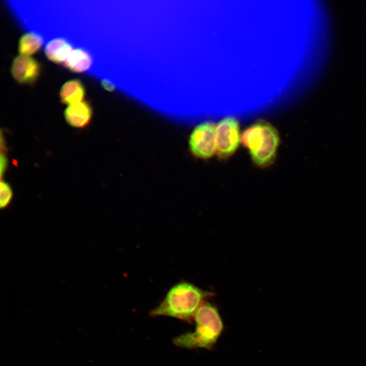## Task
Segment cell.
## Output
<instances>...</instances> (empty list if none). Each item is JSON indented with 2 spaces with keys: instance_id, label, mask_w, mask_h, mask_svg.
Returning <instances> with one entry per match:
<instances>
[{
  "instance_id": "obj_13",
  "label": "cell",
  "mask_w": 366,
  "mask_h": 366,
  "mask_svg": "<svg viewBox=\"0 0 366 366\" xmlns=\"http://www.w3.org/2000/svg\"><path fill=\"white\" fill-rule=\"evenodd\" d=\"M7 159L5 154L1 153V176L2 177L7 167Z\"/></svg>"
},
{
  "instance_id": "obj_9",
  "label": "cell",
  "mask_w": 366,
  "mask_h": 366,
  "mask_svg": "<svg viewBox=\"0 0 366 366\" xmlns=\"http://www.w3.org/2000/svg\"><path fill=\"white\" fill-rule=\"evenodd\" d=\"M85 95L84 86L81 80L77 79L66 82L59 93L62 103L69 105L82 102Z\"/></svg>"
},
{
  "instance_id": "obj_6",
  "label": "cell",
  "mask_w": 366,
  "mask_h": 366,
  "mask_svg": "<svg viewBox=\"0 0 366 366\" xmlns=\"http://www.w3.org/2000/svg\"><path fill=\"white\" fill-rule=\"evenodd\" d=\"M40 64L29 56L20 55L12 63L11 73L17 82L22 84H33L39 78Z\"/></svg>"
},
{
  "instance_id": "obj_5",
  "label": "cell",
  "mask_w": 366,
  "mask_h": 366,
  "mask_svg": "<svg viewBox=\"0 0 366 366\" xmlns=\"http://www.w3.org/2000/svg\"><path fill=\"white\" fill-rule=\"evenodd\" d=\"M217 125L212 122H205L198 125L190 137L189 145L191 152L196 157L207 159L216 152Z\"/></svg>"
},
{
  "instance_id": "obj_2",
  "label": "cell",
  "mask_w": 366,
  "mask_h": 366,
  "mask_svg": "<svg viewBox=\"0 0 366 366\" xmlns=\"http://www.w3.org/2000/svg\"><path fill=\"white\" fill-rule=\"evenodd\" d=\"M195 329L176 337L173 339L175 345L189 349H211L221 335L223 325L217 309L204 301L194 316Z\"/></svg>"
},
{
  "instance_id": "obj_14",
  "label": "cell",
  "mask_w": 366,
  "mask_h": 366,
  "mask_svg": "<svg viewBox=\"0 0 366 366\" xmlns=\"http://www.w3.org/2000/svg\"><path fill=\"white\" fill-rule=\"evenodd\" d=\"M102 84L106 89L111 90L114 89L113 85L107 81H103L102 82Z\"/></svg>"
},
{
  "instance_id": "obj_1",
  "label": "cell",
  "mask_w": 366,
  "mask_h": 366,
  "mask_svg": "<svg viewBox=\"0 0 366 366\" xmlns=\"http://www.w3.org/2000/svg\"><path fill=\"white\" fill-rule=\"evenodd\" d=\"M211 294L191 282L180 281L171 287L150 315L170 317L192 323L196 311Z\"/></svg>"
},
{
  "instance_id": "obj_3",
  "label": "cell",
  "mask_w": 366,
  "mask_h": 366,
  "mask_svg": "<svg viewBox=\"0 0 366 366\" xmlns=\"http://www.w3.org/2000/svg\"><path fill=\"white\" fill-rule=\"evenodd\" d=\"M241 142L248 149L253 162L259 167H266L276 159L280 136L271 125L259 120L243 132Z\"/></svg>"
},
{
  "instance_id": "obj_12",
  "label": "cell",
  "mask_w": 366,
  "mask_h": 366,
  "mask_svg": "<svg viewBox=\"0 0 366 366\" xmlns=\"http://www.w3.org/2000/svg\"><path fill=\"white\" fill-rule=\"evenodd\" d=\"M13 198V192L11 186L5 181L1 182L0 207L7 208L11 203Z\"/></svg>"
},
{
  "instance_id": "obj_11",
  "label": "cell",
  "mask_w": 366,
  "mask_h": 366,
  "mask_svg": "<svg viewBox=\"0 0 366 366\" xmlns=\"http://www.w3.org/2000/svg\"><path fill=\"white\" fill-rule=\"evenodd\" d=\"M43 44L42 38L38 34H24L18 43V51L21 55L28 56L38 52Z\"/></svg>"
},
{
  "instance_id": "obj_8",
  "label": "cell",
  "mask_w": 366,
  "mask_h": 366,
  "mask_svg": "<svg viewBox=\"0 0 366 366\" xmlns=\"http://www.w3.org/2000/svg\"><path fill=\"white\" fill-rule=\"evenodd\" d=\"M72 51L71 44L66 40L60 38L49 41L45 48V53L47 58L58 64H64Z\"/></svg>"
},
{
  "instance_id": "obj_7",
  "label": "cell",
  "mask_w": 366,
  "mask_h": 366,
  "mask_svg": "<svg viewBox=\"0 0 366 366\" xmlns=\"http://www.w3.org/2000/svg\"><path fill=\"white\" fill-rule=\"evenodd\" d=\"M65 118L72 127L82 128L88 125L93 115V109L87 101L69 105L64 112Z\"/></svg>"
},
{
  "instance_id": "obj_4",
  "label": "cell",
  "mask_w": 366,
  "mask_h": 366,
  "mask_svg": "<svg viewBox=\"0 0 366 366\" xmlns=\"http://www.w3.org/2000/svg\"><path fill=\"white\" fill-rule=\"evenodd\" d=\"M240 141L239 125L236 118L227 117L217 125L216 152L220 159H226L231 156Z\"/></svg>"
},
{
  "instance_id": "obj_10",
  "label": "cell",
  "mask_w": 366,
  "mask_h": 366,
  "mask_svg": "<svg viewBox=\"0 0 366 366\" xmlns=\"http://www.w3.org/2000/svg\"><path fill=\"white\" fill-rule=\"evenodd\" d=\"M93 59L90 54L81 48L73 50L64 64L65 67L74 73H83L92 65Z\"/></svg>"
}]
</instances>
